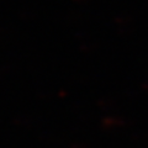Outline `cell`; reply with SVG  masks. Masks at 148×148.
I'll return each instance as SVG.
<instances>
[]
</instances>
